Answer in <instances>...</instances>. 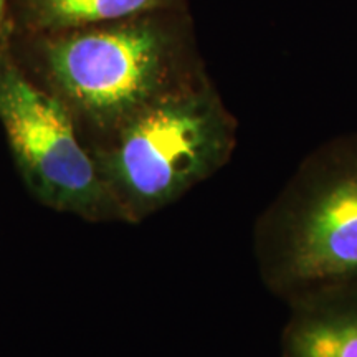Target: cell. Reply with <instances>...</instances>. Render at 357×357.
Listing matches in <instances>:
<instances>
[{"label": "cell", "instance_id": "4", "mask_svg": "<svg viewBox=\"0 0 357 357\" xmlns=\"http://www.w3.org/2000/svg\"><path fill=\"white\" fill-rule=\"evenodd\" d=\"M0 124L29 190L53 211L121 222L66 108L0 45Z\"/></svg>", "mask_w": 357, "mask_h": 357}, {"label": "cell", "instance_id": "7", "mask_svg": "<svg viewBox=\"0 0 357 357\" xmlns=\"http://www.w3.org/2000/svg\"><path fill=\"white\" fill-rule=\"evenodd\" d=\"M7 10H8V0H0V45H2L3 30H6Z\"/></svg>", "mask_w": 357, "mask_h": 357}, {"label": "cell", "instance_id": "5", "mask_svg": "<svg viewBox=\"0 0 357 357\" xmlns=\"http://www.w3.org/2000/svg\"><path fill=\"white\" fill-rule=\"evenodd\" d=\"M280 357H357V288L288 305Z\"/></svg>", "mask_w": 357, "mask_h": 357}, {"label": "cell", "instance_id": "6", "mask_svg": "<svg viewBox=\"0 0 357 357\" xmlns=\"http://www.w3.org/2000/svg\"><path fill=\"white\" fill-rule=\"evenodd\" d=\"M155 10H189L187 0H8L3 35L52 33Z\"/></svg>", "mask_w": 357, "mask_h": 357}, {"label": "cell", "instance_id": "3", "mask_svg": "<svg viewBox=\"0 0 357 357\" xmlns=\"http://www.w3.org/2000/svg\"><path fill=\"white\" fill-rule=\"evenodd\" d=\"M238 121L207 73L132 116L89 147L119 220L176 204L229 164Z\"/></svg>", "mask_w": 357, "mask_h": 357}, {"label": "cell", "instance_id": "1", "mask_svg": "<svg viewBox=\"0 0 357 357\" xmlns=\"http://www.w3.org/2000/svg\"><path fill=\"white\" fill-rule=\"evenodd\" d=\"M3 38L25 73L65 106L88 149L207 73L189 10Z\"/></svg>", "mask_w": 357, "mask_h": 357}, {"label": "cell", "instance_id": "2", "mask_svg": "<svg viewBox=\"0 0 357 357\" xmlns=\"http://www.w3.org/2000/svg\"><path fill=\"white\" fill-rule=\"evenodd\" d=\"M265 288L287 305L357 288V134L301 160L253 225Z\"/></svg>", "mask_w": 357, "mask_h": 357}]
</instances>
